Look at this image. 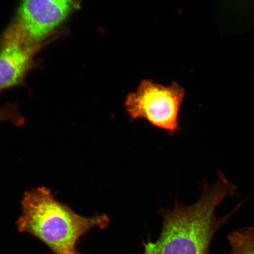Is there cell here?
<instances>
[{"label":"cell","instance_id":"1","mask_svg":"<svg viewBox=\"0 0 254 254\" xmlns=\"http://www.w3.org/2000/svg\"><path fill=\"white\" fill-rule=\"evenodd\" d=\"M214 186L204 181L202 192L194 204L177 202L172 209H164L160 237L143 242L144 254H211L210 246L217 232L237 213L248 198L229 213L217 217L215 211L228 196H237V187L218 171Z\"/></svg>","mask_w":254,"mask_h":254},{"label":"cell","instance_id":"2","mask_svg":"<svg viewBox=\"0 0 254 254\" xmlns=\"http://www.w3.org/2000/svg\"><path fill=\"white\" fill-rule=\"evenodd\" d=\"M21 214L15 222L21 233H27L43 243L53 254H83L78 246L94 228L105 229L109 216L84 217L58 201L45 187L32 189L21 199Z\"/></svg>","mask_w":254,"mask_h":254},{"label":"cell","instance_id":"3","mask_svg":"<svg viewBox=\"0 0 254 254\" xmlns=\"http://www.w3.org/2000/svg\"><path fill=\"white\" fill-rule=\"evenodd\" d=\"M79 0H23L2 37L0 49L25 47L45 40L78 5Z\"/></svg>","mask_w":254,"mask_h":254},{"label":"cell","instance_id":"4","mask_svg":"<svg viewBox=\"0 0 254 254\" xmlns=\"http://www.w3.org/2000/svg\"><path fill=\"white\" fill-rule=\"evenodd\" d=\"M186 92L176 82L170 86L144 81L127 97L125 108L130 118L145 119L173 135L180 129V111Z\"/></svg>","mask_w":254,"mask_h":254},{"label":"cell","instance_id":"5","mask_svg":"<svg viewBox=\"0 0 254 254\" xmlns=\"http://www.w3.org/2000/svg\"><path fill=\"white\" fill-rule=\"evenodd\" d=\"M46 43L25 47L0 49V93L23 82L35 57Z\"/></svg>","mask_w":254,"mask_h":254},{"label":"cell","instance_id":"6","mask_svg":"<svg viewBox=\"0 0 254 254\" xmlns=\"http://www.w3.org/2000/svg\"><path fill=\"white\" fill-rule=\"evenodd\" d=\"M228 254H254V227H247L232 232L228 236Z\"/></svg>","mask_w":254,"mask_h":254},{"label":"cell","instance_id":"7","mask_svg":"<svg viewBox=\"0 0 254 254\" xmlns=\"http://www.w3.org/2000/svg\"><path fill=\"white\" fill-rule=\"evenodd\" d=\"M8 122L18 127L23 126L25 122L16 105L7 104L0 107V123Z\"/></svg>","mask_w":254,"mask_h":254}]
</instances>
